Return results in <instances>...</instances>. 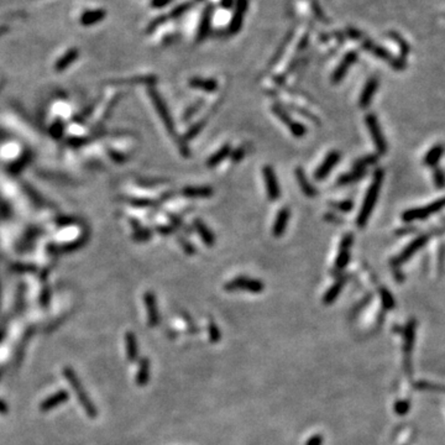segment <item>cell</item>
I'll use <instances>...</instances> for the list:
<instances>
[{
  "label": "cell",
  "mask_w": 445,
  "mask_h": 445,
  "mask_svg": "<svg viewBox=\"0 0 445 445\" xmlns=\"http://www.w3.org/2000/svg\"><path fill=\"white\" fill-rule=\"evenodd\" d=\"M382 179H383V171L377 170L374 174V179H372V182H371V185H370L368 192H366L365 199H363V202H362L361 209H360L359 215H357L356 222H357V225H359V228H363L366 224H368L370 215H371L372 210H374L375 204H376V202H377V197H378V193H380V188H381V185H382Z\"/></svg>",
  "instance_id": "1"
},
{
  "label": "cell",
  "mask_w": 445,
  "mask_h": 445,
  "mask_svg": "<svg viewBox=\"0 0 445 445\" xmlns=\"http://www.w3.org/2000/svg\"><path fill=\"white\" fill-rule=\"evenodd\" d=\"M150 97H151L152 104L153 107H155L156 111H157L158 116H160L162 124L165 125V128H166V130L170 132L171 135L174 137V140H177V143H178V147L179 150H181V152L185 156L189 155V150L187 149V144H186V141L183 139H177V135H176V130H174V123L172 120V116H171L170 110L167 109V105L165 103V100L162 99V97L160 95V93L156 92L153 88H150Z\"/></svg>",
  "instance_id": "2"
},
{
  "label": "cell",
  "mask_w": 445,
  "mask_h": 445,
  "mask_svg": "<svg viewBox=\"0 0 445 445\" xmlns=\"http://www.w3.org/2000/svg\"><path fill=\"white\" fill-rule=\"evenodd\" d=\"M271 110H272V113L275 114V115L277 116V118L281 120V122L284 123L286 126H288V130H290V132L293 135L294 137L305 136L306 132H307L306 126L303 124H300L299 122H294V120H292V118L290 116V114L287 113V110H286L281 104H278V103L272 104Z\"/></svg>",
  "instance_id": "3"
},
{
  "label": "cell",
  "mask_w": 445,
  "mask_h": 445,
  "mask_svg": "<svg viewBox=\"0 0 445 445\" xmlns=\"http://www.w3.org/2000/svg\"><path fill=\"white\" fill-rule=\"evenodd\" d=\"M227 291H246L251 293H261L265 290V285L260 279L249 277H236L225 285Z\"/></svg>",
  "instance_id": "4"
},
{
  "label": "cell",
  "mask_w": 445,
  "mask_h": 445,
  "mask_svg": "<svg viewBox=\"0 0 445 445\" xmlns=\"http://www.w3.org/2000/svg\"><path fill=\"white\" fill-rule=\"evenodd\" d=\"M443 208H445V198L428 204L427 207H422V208L407 210V212H404L403 215H402V219H403L404 221L422 220V219L428 218L429 215L434 214V213L439 212V210H441Z\"/></svg>",
  "instance_id": "5"
},
{
  "label": "cell",
  "mask_w": 445,
  "mask_h": 445,
  "mask_svg": "<svg viewBox=\"0 0 445 445\" xmlns=\"http://www.w3.org/2000/svg\"><path fill=\"white\" fill-rule=\"evenodd\" d=\"M262 177L265 182V187H266V194L271 202L278 200L279 195H281V188H279V183L276 176L273 168L270 165H266L262 168Z\"/></svg>",
  "instance_id": "6"
},
{
  "label": "cell",
  "mask_w": 445,
  "mask_h": 445,
  "mask_svg": "<svg viewBox=\"0 0 445 445\" xmlns=\"http://www.w3.org/2000/svg\"><path fill=\"white\" fill-rule=\"evenodd\" d=\"M365 123L366 125H368L370 135H371L372 141H374L376 149H377L378 153H386L387 151V143L386 140H385L382 131H381L380 124H378L377 118H376L375 115H372V114H369L368 116L365 118Z\"/></svg>",
  "instance_id": "7"
},
{
  "label": "cell",
  "mask_w": 445,
  "mask_h": 445,
  "mask_svg": "<svg viewBox=\"0 0 445 445\" xmlns=\"http://www.w3.org/2000/svg\"><path fill=\"white\" fill-rule=\"evenodd\" d=\"M351 245H353V235H351V234H347V235L342 236L340 245H339L338 255H336L335 258V264H334V270H335L336 272L341 271L348 265L349 260H350Z\"/></svg>",
  "instance_id": "8"
},
{
  "label": "cell",
  "mask_w": 445,
  "mask_h": 445,
  "mask_svg": "<svg viewBox=\"0 0 445 445\" xmlns=\"http://www.w3.org/2000/svg\"><path fill=\"white\" fill-rule=\"evenodd\" d=\"M340 160V153L338 151H332L327 155V157L324 158V161L321 162L320 166L317 168V171L314 172V179L315 181H323L324 178L332 172L333 167L338 164Z\"/></svg>",
  "instance_id": "9"
},
{
  "label": "cell",
  "mask_w": 445,
  "mask_h": 445,
  "mask_svg": "<svg viewBox=\"0 0 445 445\" xmlns=\"http://www.w3.org/2000/svg\"><path fill=\"white\" fill-rule=\"evenodd\" d=\"M362 46L365 47V49L368 51H370V52L374 53L375 56L380 57V58H382L383 61L389 62L393 68H396V70H401V68H403V63L397 61V59L393 58V57L391 56L386 50H383L382 47H380V46H376V45L372 44L371 41L363 40Z\"/></svg>",
  "instance_id": "10"
},
{
  "label": "cell",
  "mask_w": 445,
  "mask_h": 445,
  "mask_svg": "<svg viewBox=\"0 0 445 445\" xmlns=\"http://www.w3.org/2000/svg\"><path fill=\"white\" fill-rule=\"evenodd\" d=\"M246 10H248V0H237L235 13H234L233 20H231L229 25L230 35H234L240 31V29H241V25H242L244 15H245Z\"/></svg>",
  "instance_id": "11"
},
{
  "label": "cell",
  "mask_w": 445,
  "mask_h": 445,
  "mask_svg": "<svg viewBox=\"0 0 445 445\" xmlns=\"http://www.w3.org/2000/svg\"><path fill=\"white\" fill-rule=\"evenodd\" d=\"M290 218H291V210L288 207H284L282 209H279L277 215H276L275 221H273V227H272L273 236L279 237L285 233L286 228H287L288 225V221H290Z\"/></svg>",
  "instance_id": "12"
},
{
  "label": "cell",
  "mask_w": 445,
  "mask_h": 445,
  "mask_svg": "<svg viewBox=\"0 0 445 445\" xmlns=\"http://www.w3.org/2000/svg\"><path fill=\"white\" fill-rule=\"evenodd\" d=\"M357 59V53L356 52H349L347 56L342 58V61L340 62V65L336 67L335 72L333 73L332 76V80L333 83H339L342 78L345 77V74H347V72L349 68H350V66L353 65V63L356 62Z\"/></svg>",
  "instance_id": "13"
},
{
  "label": "cell",
  "mask_w": 445,
  "mask_h": 445,
  "mask_svg": "<svg viewBox=\"0 0 445 445\" xmlns=\"http://www.w3.org/2000/svg\"><path fill=\"white\" fill-rule=\"evenodd\" d=\"M427 240H428V237H427L426 235H422V236L418 237V239L414 240V241H412L410 245H408L407 248H406L404 250L398 255V257L396 258L395 262L398 265V264L406 262L407 260H410V258L413 256V254H416V252L419 250V249L422 248L423 245H424V244L427 242Z\"/></svg>",
  "instance_id": "14"
},
{
  "label": "cell",
  "mask_w": 445,
  "mask_h": 445,
  "mask_svg": "<svg viewBox=\"0 0 445 445\" xmlns=\"http://www.w3.org/2000/svg\"><path fill=\"white\" fill-rule=\"evenodd\" d=\"M377 87H378V79L376 77H371L368 82H366L361 94H360V100H359L360 108L369 107L372 100V97H374L376 91H377Z\"/></svg>",
  "instance_id": "15"
},
{
  "label": "cell",
  "mask_w": 445,
  "mask_h": 445,
  "mask_svg": "<svg viewBox=\"0 0 445 445\" xmlns=\"http://www.w3.org/2000/svg\"><path fill=\"white\" fill-rule=\"evenodd\" d=\"M294 174H296V179L297 182H298V186L300 188V191L305 193V195L309 198H313L317 195V189L313 187V185H312L311 182H309L308 177H307V174L305 171H303L302 167H297L296 171H294Z\"/></svg>",
  "instance_id": "16"
},
{
  "label": "cell",
  "mask_w": 445,
  "mask_h": 445,
  "mask_svg": "<svg viewBox=\"0 0 445 445\" xmlns=\"http://www.w3.org/2000/svg\"><path fill=\"white\" fill-rule=\"evenodd\" d=\"M189 86L194 89H199V91L207 92V93H213L218 89V82L213 78H200V77H193L189 79Z\"/></svg>",
  "instance_id": "17"
},
{
  "label": "cell",
  "mask_w": 445,
  "mask_h": 445,
  "mask_svg": "<svg viewBox=\"0 0 445 445\" xmlns=\"http://www.w3.org/2000/svg\"><path fill=\"white\" fill-rule=\"evenodd\" d=\"M144 300H145V306H146L147 315H149L150 326L155 327L156 324L160 323V313H158L157 307H156L155 296H153V293H151V292H146Z\"/></svg>",
  "instance_id": "18"
},
{
  "label": "cell",
  "mask_w": 445,
  "mask_h": 445,
  "mask_svg": "<svg viewBox=\"0 0 445 445\" xmlns=\"http://www.w3.org/2000/svg\"><path fill=\"white\" fill-rule=\"evenodd\" d=\"M193 228L195 229V231L198 233V235L200 236L202 241L206 244L207 246L214 245V242H215L214 234H213V231L210 230L209 228L207 227V225L204 224L202 220H200V219H194Z\"/></svg>",
  "instance_id": "19"
},
{
  "label": "cell",
  "mask_w": 445,
  "mask_h": 445,
  "mask_svg": "<svg viewBox=\"0 0 445 445\" xmlns=\"http://www.w3.org/2000/svg\"><path fill=\"white\" fill-rule=\"evenodd\" d=\"M214 191L209 186H189L182 189V194L187 198H209Z\"/></svg>",
  "instance_id": "20"
},
{
  "label": "cell",
  "mask_w": 445,
  "mask_h": 445,
  "mask_svg": "<svg viewBox=\"0 0 445 445\" xmlns=\"http://www.w3.org/2000/svg\"><path fill=\"white\" fill-rule=\"evenodd\" d=\"M230 153H231L230 144H225V145H222L218 151H215L212 156H210L208 160H207V166L209 168L216 167L218 165H220L225 158L229 157Z\"/></svg>",
  "instance_id": "21"
},
{
  "label": "cell",
  "mask_w": 445,
  "mask_h": 445,
  "mask_svg": "<svg viewBox=\"0 0 445 445\" xmlns=\"http://www.w3.org/2000/svg\"><path fill=\"white\" fill-rule=\"evenodd\" d=\"M212 13H213L212 7H207L206 10H204V13L202 15V20H200V24H199V30H198V35H197L198 42H202L206 40V37L209 34Z\"/></svg>",
  "instance_id": "22"
},
{
  "label": "cell",
  "mask_w": 445,
  "mask_h": 445,
  "mask_svg": "<svg viewBox=\"0 0 445 445\" xmlns=\"http://www.w3.org/2000/svg\"><path fill=\"white\" fill-rule=\"evenodd\" d=\"M344 282H345V278L344 277L339 278L338 281L334 282V285L332 286V287L329 288V290L327 291L326 294H324V297H323V303H324V305H330V303H333L334 300L338 298L339 293H340L341 290H342V286H344Z\"/></svg>",
  "instance_id": "23"
},
{
  "label": "cell",
  "mask_w": 445,
  "mask_h": 445,
  "mask_svg": "<svg viewBox=\"0 0 445 445\" xmlns=\"http://www.w3.org/2000/svg\"><path fill=\"white\" fill-rule=\"evenodd\" d=\"M444 153V147L441 145H437L434 146L433 149L426 155L424 157V165L429 167H434L435 165L439 162V158L441 157V155Z\"/></svg>",
  "instance_id": "24"
},
{
  "label": "cell",
  "mask_w": 445,
  "mask_h": 445,
  "mask_svg": "<svg viewBox=\"0 0 445 445\" xmlns=\"http://www.w3.org/2000/svg\"><path fill=\"white\" fill-rule=\"evenodd\" d=\"M363 173H365V170H353L351 172L340 176V178L338 179V185L345 186V185H349V183L359 181V179L363 176Z\"/></svg>",
  "instance_id": "25"
},
{
  "label": "cell",
  "mask_w": 445,
  "mask_h": 445,
  "mask_svg": "<svg viewBox=\"0 0 445 445\" xmlns=\"http://www.w3.org/2000/svg\"><path fill=\"white\" fill-rule=\"evenodd\" d=\"M204 125H206V119L199 120V122H195L194 124H192L191 126H189V129L187 130V132H186L185 136H183V140H185L186 143H187V141L194 139V137L197 136V135L203 130Z\"/></svg>",
  "instance_id": "26"
},
{
  "label": "cell",
  "mask_w": 445,
  "mask_h": 445,
  "mask_svg": "<svg viewBox=\"0 0 445 445\" xmlns=\"http://www.w3.org/2000/svg\"><path fill=\"white\" fill-rule=\"evenodd\" d=\"M246 153H248V145H242V146H239L235 150H231L229 157L231 158V161H233L234 164H239V162L245 157Z\"/></svg>",
  "instance_id": "27"
},
{
  "label": "cell",
  "mask_w": 445,
  "mask_h": 445,
  "mask_svg": "<svg viewBox=\"0 0 445 445\" xmlns=\"http://www.w3.org/2000/svg\"><path fill=\"white\" fill-rule=\"evenodd\" d=\"M126 347H128V355L130 357V360H134L136 357L137 354V348H136V340H135V336L132 334H128L126 335Z\"/></svg>",
  "instance_id": "28"
},
{
  "label": "cell",
  "mask_w": 445,
  "mask_h": 445,
  "mask_svg": "<svg viewBox=\"0 0 445 445\" xmlns=\"http://www.w3.org/2000/svg\"><path fill=\"white\" fill-rule=\"evenodd\" d=\"M105 13L104 11L99 10V11H92V13L86 14L83 16V21L86 24H93V23H97V21H100L104 17Z\"/></svg>",
  "instance_id": "29"
},
{
  "label": "cell",
  "mask_w": 445,
  "mask_h": 445,
  "mask_svg": "<svg viewBox=\"0 0 445 445\" xmlns=\"http://www.w3.org/2000/svg\"><path fill=\"white\" fill-rule=\"evenodd\" d=\"M189 8H191V4H182V5H179V7L174 8L173 10L171 11V13L168 14V15H165V19H166V20L167 19H176V17L181 16V15L185 14Z\"/></svg>",
  "instance_id": "30"
},
{
  "label": "cell",
  "mask_w": 445,
  "mask_h": 445,
  "mask_svg": "<svg viewBox=\"0 0 445 445\" xmlns=\"http://www.w3.org/2000/svg\"><path fill=\"white\" fill-rule=\"evenodd\" d=\"M177 241H178L179 245H181L182 250L185 251L186 254L193 255L194 252H195V249H194L193 244H192L191 241H188V240L186 239L185 236H178V237H177Z\"/></svg>",
  "instance_id": "31"
},
{
  "label": "cell",
  "mask_w": 445,
  "mask_h": 445,
  "mask_svg": "<svg viewBox=\"0 0 445 445\" xmlns=\"http://www.w3.org/2000/svg\"><path fill=\"white\" fill-rule=\"evenodd\" d=\"M149 371H150L149 362H147V360H143V365H141V372L139 374V376H137V382H140L141 385L146 383L147 378H149Z\"/></svg>",
  "instance_id": "32"
},
{
  "label": "cell",
  "mask_w": 445,
  "mask_h": 445,
  "mask_svg": "<svg viewBox=\"0 0 445 445\" xmlns=\"http://www.w3.org/2000/svg\"><path fill=\"white\" fill-rule=\"evenodd\" d=\"M433 177H434L435 186H437L438 188H443L445 186V173L443 171L439 170V168H435L434 173H433Z\"/></svg>",
  "instance_id": "33"
},
{
  "label": "cell",
  "mask_w": 445,
  "mask_h": 445,
  "mask_svg": "<svg viewBox=\"0 0 445 445\" xmlns=\"http://www.w3.org/2000/svg\"><path fill=\"white\" fill-rule=\"evenodd\" d=\"M330 206H332L333 208L341 210V212H350V210L353 209V202H351V200H342V202L330 203Z\"/></svg>",
  "instance_id": "34"
},
{
  "label": "cell",
  "mask_w": 445,
  "mask_h": 445,
  "mask_svg": "<svg viewBox=\"0 0 445 445\" xmlns=\"http://www.w3.org/2000/svg\"><path fill=\"white\" fill-rule=\"evenodd\" d=\"M208 329H209V334H210V340H212L213 342L220 340V333H219L218 327H216L215 324L213 323V321H210L209 323Z\"/></svg>",
  "instance_id": "35"
},
{
  "label": "cell",
  "mask_w": 445,
  "mask_h": 445,
  "mask_svg": "<svg viewBox=\"0 0 445 445\" xmlns=\"http://www.w3.org/2000/svg\"><path fill=\"white\" fill-rule=\"evenodd\" d=\"M390 35H391V36H392V37H393V38H395V40H396L397 42H398V44H399V46H401L402 56H403V57H404V56H407V53H408V50H410V49H408V45H407V42H406V41L403 40V38H402V37H401V36H399V35H397V34H395V32H391V34H390Z\"/></svg>",
  "instance_id": "36"
},
{
  "label": "cell",
  "mask_w": 445,
  "mask_h": 445,
  "mask_svg": "<svg viewBox=\"0 0 445 445\" xmlns=\"http://www.w3.org/2000/svg\"><path fill=\"white\" fill-rule=\"evenodd\" d=\"M381 299H382L385 308H387V309L392 308L393 305H395V302H393V299H392V297H391V294L389 292H387V291H385V290H381Z\"/></svg>",
  "instance_id": "37"
},
{
  "label": "cell",
  "mask_w": 445,
  "mask_h": 445,
  "mask_svg": "<svg viewBox=\"0 0 445 445\" xmlns=\"http://www.w3.org/2000/svg\"><path fill=\"white\" fill-rule=\"evenodd\" d=\"M202 104H203V102L199 100V102H197V103H194L193 105H192V107H189V109L187 111H186L185 116H183V118H185V120L191 119L192 116H193L194 114H195V111H197L198 109H199L200 107H202Z\"/></svg>",
  "instance_id": "38"
},
{
  "label": "cell",
  "mask_w": 445,
  "mask_h": 445,
  "mask_svg": "<svg viewBox=\"0 0 445 445\" xmlns=\"http://www.w3.org/2000/svg\"><path fill=\"white\" fill-rule=\"evenodd\" d=\"M151 231L147 229H136V236L139 240H149L151 237Z\"/></svg>",
  "instance_id": "39"
},
{
  "label": "cell",
  "mask_w": 445,
  "mask_h": 445,
  "mask_svg": "<svg viewBox=\"0 0 445 445\" xmlns=\"http://www.w3.org/2000/svg\"><path fill=\"white\" fill-rule=\"evenodd\" d=\"M323 444V437L319 434L313 435L311 439H309L308 441H307L306 445H321Z\"/></svg>",
  "instance_id": "40"
},
{
  "label": "cell",
  "mask_w": 445,
  "mask_h": 445,
  "mask_svg": "<svg viewBox=\"0 0 445 445\" xmlns=\"http://www.w3.org/2000/svg\"><path fill=\"white\" fill-rule=\"evenodd\" d=\"M172 0H152V7L153 8H164L166 5L170 4Z\"/></svg>",
  "instance_id": "41"
},
{
  "label": "cell",
  "mask_w": 445,
  "mask_h": 445,
  "mask_svg": "<svg viewBox=\"0 0 445 445\" xmlns=\"http://www.w3.org/2000/svg\"><path fill=\"white\" fill-rule=\"evenodd\" d=\"M233 5V0H222V7L230 8Z\"/></svg>",
  "instance_id": "42"
},
{
  "label": "cell",
  "mask_w": 445,
  "mask_h": 445,
  "mask_svg": "<svg viewBox=\"0 0 445 445\" xmlns=\"http://www.w3.org/2000/svg\"><path fill=\"white\" fill-rule=\"evenodd\" d=\"M198 2H202V0H198Z\"/></svg>",
  "instance_id": "43"
}]
</instances>
